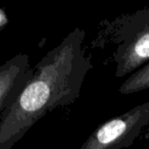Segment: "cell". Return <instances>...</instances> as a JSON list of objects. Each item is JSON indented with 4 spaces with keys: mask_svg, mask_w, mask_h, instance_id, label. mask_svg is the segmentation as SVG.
Segmentation results:
<instances>
[{
    "mask_svg": "<svg viewBox=\"0 0 149 149\" xmlns=\"http://www.w3.org/2000/svg\"><path fill=\"white\" fill-rule=\"evenodd\" d=\"M33 74L29 55L19 53L0 65V118Z\"/></svg>",
    "mask_w": 149,
    "mask_h": 149,
    "instance_id": "cell-4",
    "label": "cell"
},
{
    "mask_svg": "<svg viewBox=\"0 0 149 149\" xmlns=\"http://www.w3.org/2000/svg\"><path fill=\"white\" fill-rule=\"evenodd\" d=\"M102 35L112 45L114 76H131L149 62V5L107 23Z\"/></svg>",
    "mask_w": 149,
    "mask_h": 149,
    "instance_id": "cell-2",
    "label": "cell"
},
{
    "mask_svg": "<svg viewBox=\"0 0 149 149\" xmlns=\"http://www.w3.org/2000/svg\"><path fill=\"white\" fill-rule=\"evenodd\" d=\"M85 35L76 28L36 63L32 77L0 118V149H11L47 112L80 97L93 66L84 47Z\"/></svg>",
    "mask_w": 149,
    "mask_h": 149,
    "instance_id": "cell-1",
    "label": "cell"
},
{
    "mask_svg": "<svg viewBox=\"0 0 149 149\" xmlns=\"http://www.w3.org/2000/svg\"><path fill=\"white\" fill-rule=\"evenodd\" d=\"M0 15H1V13H0Z\"/></svg>",
    "mask_w": 149,
    "mask_h": 149,
    "instance_id": "cell-6",
    "label": "cell"
},
{
    "mask_svg": "<svg viewBox=\"0 0 149 149\" xmlns=\"http://www.w3.org/2000/svg\"><path fill=\"white\" fill-rule=\"evenodd\" d=\"M149 126V101L104 122L79 149H123L130 147Z\"/></svg>",
    "mask_w": 149,
    "mask_h": 149,
    "instance_id": "cell-3",
    "label": "cell"
},
{
    "mask_svg": "<svg viewBox=\"0 0 149 149\" xmlns=\"http://www.w3.org/2000/svg\"><path fill=\"white\" fill-rule=\"evenodd\" d=\"M149 89V62L139 68L137 72L127 78L120 86L118 92L120 94H133Z\"/></svg>",
    "mask_w": 149,
    "mask_h": 149,
    "instance_id": "cell-5",
    "label": "cell"
}]
</instances>
